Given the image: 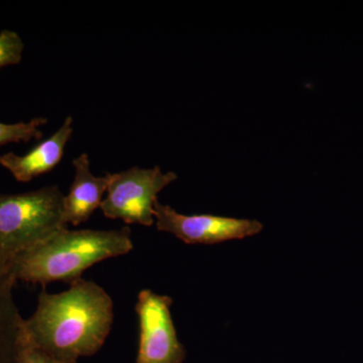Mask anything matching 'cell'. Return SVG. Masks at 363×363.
<instances>
[{"instance_id": "obj_1", "label": "cell", "mask_w": 363, "mask_h": 363, "mask_svg": "<svg viewBox=\"0 0 363 363\" xmlns=\"http://www.w3.org/2000/svg\"><path fill=\"white\" fill-rule=\"evenodd\" d=\"M113 301L102 286L82 278L59 294L43 290L23 331L35 346L64 362L96 354L113 325Z\"/></svg>"}, {"instance_id": "obj_2", "label": "cell", "mask_w": 363, "mask_h": 363, "mask_svg": "<svg viewBox=\"0 0 363 363\" xmlns=\"http://www.w3.org/2000/svg\"><path fill=\"white\" fill-rule=\"evenodd\" d=\"M133 248L130 229L69 230L59 229L47 240L21 253L9 267L16 281L70 285L102 260L121 257Z\"/></svg>"}, {"instance_id": "obj_3", "label": "cell", "mask_w": 363, "mask_h": 363, "mask_svg": "<svg viewBox=\"0 0 363 363\" xmlns=\"http://www.w3.org/2000/svg\"><path fill=\"white\" fill-rule=\"evenodd\" d=\"M63 199L58 186L0 195V267L9 269L21 253L65 228Z\"/></svg>"}, {"instance_id": "obj_4", "label": "cell", "mask_w": 363, "mask_h": 363, "mask_svg": "<svg viewBox=\"0 0 363 363\" xmlns=\"http://www.w3.org/2000/svg\"><path fill=\"white\" fill-rule=\"evenodd\" d=\"M177 179L176 173H162L160 167H133L121 173L111 174L107 195L100 209L107 218L121 219L126 224L154 225L157 195Z\"/></svg>"}, {"instance_id": "obj_5", "label": "cell", "mask_w": 363, "mask_h": 363, "mask_svg": "<svg viewBox=\"0 0 363 363\" xmlns=\"http://www.w3.org/2000/svg\"><path fill=\"white\" fill-rule=\"evenodd\" d=\"M173 298L140 291L135 312L140 323L136 363H184L187 351L180 342L172 317Z\"/></svg>"}, {"instance_id": "obj_6", "label": "cell", "mask_w": 363, "mask_h": 363, "mask_svg": "<svg viewBox=\"0 0 363 363\" xmlns=\"http://www.w3.org/2000/svg\"><path fill=\"white\" fill-rule=\"evenodd\" d=\"M154 213L157 230L173 234L186 245H217L243 240L257 235L264 229L259 221L250 219L181 214L159 200L155 203Z\"/></svg>"}, {"instance_id": "obj_7", "label": "cell", "mask_w": 363, "mask_h": 363, "mask_svg": "<svg viewBox=\"0 0 363 363\" xmlns=\"http://www.w3.org/2000/svg\"><path fill=\"white\" fill-rule=\"evenodd\" d=\"M73 117H66L59 130L48 140L23 156L7 152L0 156V166L4 167L21 183H28L40 175L49 173L63 159L67 143L73 133Z\"/></svg>"}, {"instance_id": "obj_8", "label": "cell", "mask_w": 363, "mask_h": 363, "mask_svg": "<svg viewBox=\"0 0 363 363\" xmlns=\"http://www.w3.org/2000/svg\"><path fill=\"white\" fill-rule=\"evenodd\" d=\"M75 178L70 190L63 199V224L80 225L89 220L95 210L100 208L104 196L107 192L111 174L96 177L90 169V160L87 154H82L73 160Z\"/></svg>"}, {"instance_id": "obj_9", "label": "cell", "mask_w": 363, "mask_h": 363, "mask_svg": "<svg viewBox=\"0 0 363 363\" xmlns=\"http://www.w3.org/2000/svg\"><path fill=\"white\" fill-rule=\"evenodd\" d=\"M11 269L0 267V363H13L23 331V318L16 307Z\"/></svg>"}, {"instance_id": "obj_10", "label": "cell", "mask_w": 363, "mask_h": 363, "mask_svg": "<svg viewBox=\"0 0 363 363\" xmlns=\"http://www.w3.org/2000/svg\"><path fill=\"white\" fill-rule=\"evenodd\" d=\"M48 123L45 117H37L28 123H0V147L9 143H28L43 138L40 128Z\"/></svg>"}, {"instance_id": "obj_11", "label": "cell", "mask_w": 363, "mask_h": 363, "mask_svg": "<svg viewBox=\"0 0 363 363\" xmlns=\"http://www.w3.org/2000/svg\"><path fill=\"white\" fill-rule=\"evenodd\" d=\"M23 50L25 44L18 33L2 30L0 33V69L20 63Z\"/></svg>"}, {"instance_id": "obj_12", "label": "cell", "mask_w": 363, "mask_h": 363, "mask_svg": "<svg viewBox=\"0 0 363 363\" xmlns=\"http://www.w3.org/2000/svg\"><path fill=\"white\" fill-rule=\"evenodd\" d=\"M13 363H78V362H64V360L57 359L40 350L26 335L23 326L18 352Z\"/></svg>"}]
</instances>
